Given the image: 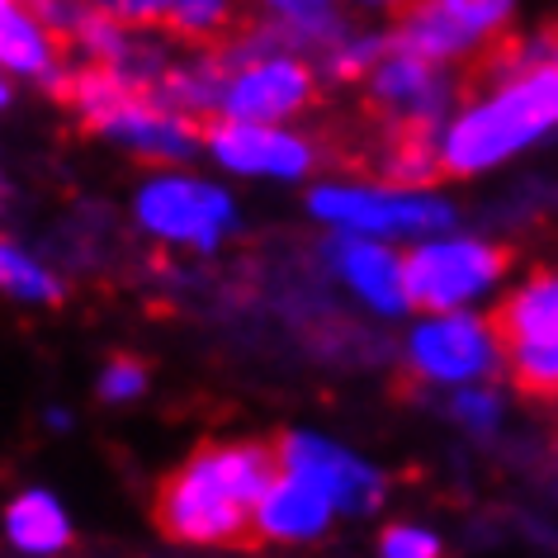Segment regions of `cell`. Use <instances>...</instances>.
Returning <instances> with one entry per match:
<instances>
[{
	"label": "cell",
	"mask_w": 558,
	"mask_h": 558,
	"mask_svg": "<svg viewBox=\"0 0 558 558\" xmlns=\"http://www.w3.org/2000/svg\"><path fill=\"white\" fill-rule=\"evenodd\" d=\"M337 275L355 289L369 308L379 313H402L408 308V284H402V260L388 246L369 242V232H345L331 246Z\"/></svg>",
	"instance_id": "13"
},
{
	"label": "cell",
	"mask_w": 558,
	"mask_h": 558,
	"mask_svg": "<svg viewBox=\"0 0 558 558\" xmlns=\"http://www.w3.org/2000/svg\"><path fill=\"white\" fill-rule=\"evenodd\" d=\"M384 554L388 558H436L440 539L416 525H393V530H384Z\"/></svg>",
	"instance_id": "22"
},
{
	"label": "cell",
	"mask_w": 558,
	"mask_h": 558,
	"mask_svg": "<svg viewBox=\"0 0 558 558\" xmlns=\"http://www.w3.org/2000/svg\"><path fill=\"white\" fill-rule=\"evenodd\" d=\"M5 535L24 554H58L72 544V521L48 493H20L5 511Z\"/></svg>",
	"instance_id": "16"
},
{
	"label": "cell",
	"mask_w": 558,
	"mask_h": 558,
	"mask_svg": "<svg viewBox=\"0 0 558 558\" xmlns=\"http://www.w3.org/2000/svg\"><path fill=\"white\" fill-rule=\"evenodd\" d=\"M52 58H58V44L48 24L20 0H0V66L15 76H48Z\"/></svg>",
	"instance_id": "15"
},
{
	"label": "cell",
	"mask_w": 558,
	"mask_h": 558,
	"mask_svg": "<svg viewBox=\"0 0 558 558\" xmlns=\"http://www.w3.org/2000/svg\"><path fill=\"white\" fill-rule=\"evenodd\" d=\"M511 265L507 246L478 242V236H454V242H422L402 260V284L408 303L422 313H454L483 289H493Z\"/></svg>",
	"instance_id": "3"
},
{
	"label": "cell",
	"mask_w": 558,
	"mask_h": 558,
	"mask_svg": "<svg viewBox=\"0 0 558 558\" xmlns=\"http://www.w3.org/2000/svg\"><path fill=\"white\" fill-rule=\"evenodd\" d=\"M558 129V58L525 62L521 72L501 81L497 95L469 105L445 137L440 151V175H478L487 166H501L521 147L539 143L544 133Z\"/></svg>",
	"instance_id": "2"
},
{
	"label": "cell",
	"mask_w": 558,
	"mask_h": 558,
	"mask_svg": "<svg viewBox=\"0 0 558 558\" xmlns=\"http://www.w3.org/2000/svg\"><path fill=\"white\" fill-rule=\"evenodd\" d=\"M515 0H408L393 48L422 52L430 62H454L487 48L511 20Z\"/></svg>",
	"instance_id": "5"
},
{
	"label": "cell",
	"mask_w": 558,
	"mask_h": 558,
	"mask_svg": "<svg viewBox=\"0 0 558 558\" xmlns=\"http://www.w3.org/2000/svg\"><path fill=\"white\" fill-rule=\"evenodd\" d=\"M137 222L151 236L180 246H218L232 232L236 208L218 185L208 180H190V175H161L151 185L137 190Z\"/></svg>",
	"instance_id": "6"
},
{
	"label": "cell",
	"mask_w": 558,
	"mask_h": 558,
	"mask_svg": "<svg viewBox=\"0 0 558 558\" xmlns=\"http://www.w3.org/2000/svg\"><path fill=\"white\" fill-rule=\"evenodd\" d=\"M204 147L242 175H303L313 171V147L299 133L270 129V123H246V119H222L204 133Z\"/></svg>",
	"instance_id": "10"
},
{
	"label": "cell",
	"mask_w": 558,
	"mask_h": 558,
	"mask_svg": "<svg viewBox=\"0 0 558 558\" xmlns=\"http://www.w3.org/2000/svg\"><path fill=\"white\" fill-rule=\"evenodd\" d=\"M511 365V379L521 393L539 398V402H558V337L554 341H535V345H511L501 351Z\"/></svg>",
	"instance_id": "17"
},
{
	"label": "cell",
	"mask_w": 558,
	"mask_h": 558,
	"mask_svg": "<svg viewBox=\"0 0 558 558\" xmlns=\"http://www.w3.org/2000/svg\"><path fill=\"white\" fill-rule=\"evenodd\" d=\"M147 393V369L133 365V360H114L105 374H100V398L105 402H133Z\"/></svg>",
	"instance_id": "21"
},
{
	"label": "cell",
	"mask_w": 558,
	"mask_h": 558,
	"mask_svg": "<svg viewBox=\"0 0 558 558\" xmlns=\"http://www.w3.org/2000/svg\"><path fill=\"white\" fill-rule=\"evenodd\" d=\"M228 20V0H166V24L185 38H222Z\"/></svg>",
	"instance_id": "20"
},
{
	"label": "cell",
	"mask_w": 558,
	"mask_h": 558,
	"mask_svg": "<svg viewBox=\"0 0 558 558\" xmlns=\"http://www.w3.org/2000/svg\"><path fill=\"white\" fill-rule=\"evenodd\" d=\"M355 5H365V10H402L408 0H355Z\"/></svg>",
	"instance_id": "25"
},
{
	"label": "cell",
	"mask_w": 558,
	"mask_h": 558,
	"mask_svg": "<svg viewBox=\"0 0 558 558\" xmlns=\"http://www.w3.org/2000/svg\"><path fill=\"white\" fill-rule=\"evenodd\" d=\"M412 369L430 384H473L497 369L501 341L478 317H436L412 331Z\"/></svg>",
	"instance_id": "7"
},
{
	"label": "cell",
	"mask_w": 558,
	"mask_h": 558,
	"mask_svg": "<svg viewBox=\"0 0 558 558\" xmlns=\"http://www.w3.org/2000/svg\"><path fill=\"white\" fill-rule=\"evenodd\" d=\"M0 289H5V294H15V299H24V303H58L62 299L58 279H52L38 260H29L24 251L5 246V242H0Z\"/></svg>",
	"instance_id": "18"
},
{
	"label": "cell",
	"mask_w": 558,
	"mask_h": 558,
	"mask_svg": "<svg viewBox=\"0 0 558 558\" xmlns=\"http://www.w3.org/2000/svg\"><path fill=\"white\" fill-rule=\"evenodd\" d=\"M279 469H294V473H313L317 483L331 487L337 507L345 511H365L379 501V478H374L369 464H360L355 454L337 450V445L308 436V430H294V436H279Z\"/></svg>",
	"instance_id": "12"
},
{
	"label": "cell",
	"mask_w": 558,
	"mask_h": 558,
	"mask_svg": "<svg viewBox=\"0 0 558 558\" xmlns=\"http://www.w3.org/2000/svg\"><path fill=\"white\" fill-rule=\"evenodd\" d=\"M331 515H337V497H331L327 483H317L313 473L279 469L256 507V535L279 544H303L323 535Z\"/></svg>",
	"instance_id": "11"
},
{
	"label": "cell",
	"mask_w": 558,
	"mask_h": 558,
	"mask_svg": "<svg viewBox=\"0 0 558 558\" xmlns=\"http://www.w3.org/2000/svg\"><path fill=\"white\" fill-rule=\"evenodd\" d=\"M308 208L323 222L369 236H426L454 222L450 204L426 199L416 190H379V185H323L313 190Z\"/></svg>",
	"instance_id": "4"
},
{
	"label": "cell",
	"mask_w": 558,
	"mask_h": 558,
	"mask_svg": "<svg viewBox=\"0 0 558 558\" xmlns=\"http://www.w3.org/2000/svg\"><path fill=\"white\" fill-rule=\"evenodd\" d=\"M454 416H459V422H469L473 430H487L497 422V402L487 398L483 388H469V393L454 398Z\"/></svg>",
	"instance_id": "24"
},
{
	"label": "cell",
	"mask_w": 558,
	"mask_h": 558,
	"mask_svg": "<svg viewBox=\"0 0 558 558\" xmlns=\"http://www.w3.org/2000/svg\"><path fill=\"white\" fill-rule=\"evenodd\" d=\"M265 10L294 38H313V44L337 38V0H265Z\"/></svg>",
	"instance_id": "19"
},
{
	"label": "cell",
	"mask_w": 558,
	"mask_h": 558,
	"mask_svg": "<svg viewBox=\"0 0 558 558\" xmlns=\"http://www.w3.org/2000/svg\"><path fill=\"white\" fill-rule=\"evenodd\" d=\"M0 72H5V66H0ZM10 105V86H5V76H0V109Z\"/></svg>",
	"instance_id": "26"
},
{
	"label": "cell",
	"mask_w": 558,
	"mask_h": 558,
	"mask_svg": "<svg viewBox=\"0 0 558 558\" xmlns=\"http://www.w3.org/2000/svg\"><path fill=\"white\" fill-rule=\"evenodd\" d=\"M100 15L119 20V24H157L166 20V0H90Z\"/></svg>",
	"instance_id": "23"
},
{
	"label": "cell",
	"mask_w": 558,
	"mask_h": 558,
	"mask_svg": "<svg viewBox=\"0 0 558 558\" xmlns=\"http://www.w3.org/2000/svg\"><path fill=\"white\" fill-rule=\"evenodd\" d=\"M218 105H222V119H246V123L294 119L299 109L313 105V72L294 58L246 62L242 72L222 81Z\"/></svg>",
	"instance_id": "9"
},
{
	"label": "cell",
	"mask_w": 558,
	"mask_h": 558,
	"mask_svg": "<svg viewBox=\"0 0 558 558\" xmlns=\"http://www.w3.org/2000/svg\"><path fill=\"white\" fill-rule=\"evenodd\" d=\"M487 323H493L501 351H511V345L554 341L558 337V275H535L530 284L515 289Z\"/></svg>",
	"instance_id": "14"
},
{
	"label": "cell",
	"mask_w": 558,
	"mask_h": 558,
	"mask_svg": "<svg viewBox=\"0 0 558 558\" xmlns=\"http://www.w3.org/2000/svg\"><path fill=\"white\" fill-rule=\"evenodd\" d=\"M369 90H374V109H379L388 129H430L445 114V100H450L440 62L408 48H393L374 62Z\"/></svg>",
	"instance_id": "8"
},
{
	"label": "cell",
	"mask_w": 558,
	"mask_h": 558,
	"mask_svg": "<svg viewBox=\"0 0 558 558\" xmlns=\"http://www.w3.org/2000/svg\"><path fill=\"white\" fill-rule=\"evenodd\" d=\"M279 473L265 440H214L157 487V525L180 544H242L256 535V507Z\"/></svg>",
	"instance_id": "1"
}]
</instances>
